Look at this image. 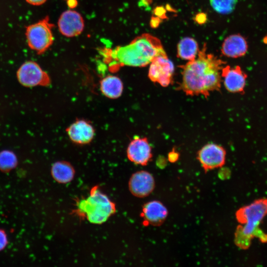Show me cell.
<instances>
[{
	"mask_svg": "<svg viewBox=\"0 0 267 267\" xmlns=\"http://www.w3.org/2000/svg\"><path fill=\"white\" fill-rule=\"evenodd\" d=\"M225 62L214 54L207 52L206 44L199 50L197 58L179 66L182 70V81L178 89L190 96L203 95L219 91L221 72Z\"/></svg>",
	"mask_w": 267,
	"mask_h": 267,
	"instance_id": "1",
	"label": "cell"
},
{
	"mask_svg": "<svg viewBox=\"0 0 267 267\" xmlns=\"http://www.w3.org/2000/svg\"><path fill=\"white\" fill-rule=\"evenodd\" d=\"M266 215L267 199L256 200L237 211L236 217L237 221L244 224L238 226L235 233V242L239 247L242 249L248 248L254 235L260 237L262 241H267V235L258 228L259 223Z\"/></svg>",
	"mask_w": 267,
	"mask_h": 267,
	"instance_id": "3",
	"label": "cell"
},
{
	"mask_svg": "<svg viewBox=\"0 0 267 267\" xmlns=\"http://www.w3.org/2000/svg\"><path fill=\"white\" fill-rule=\"evenodd\" d=\"M70 140L78 144H87L94 138L95 130L88 121L80 119L72 123L66 129Z\"/></svg>",
	"mask_w": 267,
	"mask_h": 267,
	"instance_id": "12",
	"label": "cell"
},
{
	"mask_svg": "<svg viewBox=\"0 0 267 267\" xmlns=\"http://www.w3.org/2000/svg\"><path fill=\"white\" fill-rule=\"evenodd\" d=\"M7 244V234L3 229L0 228V251L3 250Z\"/></svg>",
	"mask_w": 267,
	"mask_h": 267,
	"instance_id": "21",
	"label": "cell"
},
{
	"mask_svg": "<svg viewBox=\"0 0 267 267\" xmlns=\"http://www.w3.org/2000/svg\"><path fill=\"white\" fill-rule=\"evenodd\" d=\"M222 78L225 89L229 92L235 93L243 91L247 76L239 66L232 68L224 66L221 72Z\"/></svg>",
	"mask_w": 267,
	"mask_h": 267,
	"instance_id": "13",
	"label": "cell"
},
{
	"mask_svg": "<svg viewBox=\"0 0 267 267\" xmlns=\"http://www.w3.org/2000/svg\"><path fill=\"white\" fill-rule=\"evenodd\" d=\"M154 186L155 180L153 176L145 171L134 173L129 182L131 192L138 197L148 196L153 190Z\"/></svg>",
	"mask_w": 267,
	"mask_h": 267,
	"instance_id": "11",
	"label": "cell"
},
{
	"mask_svg": "<svg viewBox=\"0 0 267 267\" xmlns=\"http://www.w3.org/2000/svg\"><path fill=\"white\" fill-rule=\"evenodd\" d=\"M116 212L115 204L97 186L93 187L87 198L76 201L73 212L79 217L95 224L106 222Z\"/></svg>",
	"mask_w": 267,
	"mask_h": 267,
	"instance_id": "4",
	"label": "cell"
},
{
	"mask_svg": "<svg viewBox=\"0 0 267 267\" xmlns=\"http://www.w3.org/2000/svg\"><path fill=\"white\" fill-rule=\"evenodd\" d=\"M168 215L166 207L161 202L153 200L146 203L142 208V216L147 223L154 225L162 224Z\"/></svg>",
	"mask_w": 267,
	"mask_h": 267,
	"instance_id": "14",
	"label": "cell"
},
{
	"mask_svg": "<svg viewBox=\"0 0 267 267\" xmlns=\"http://www.w3.org/2000/svg\"><path fill=\"white\" fill-rule=\"evenodd\" d=\"M67 5L71 8H75L78 4V1L77 0H67Z\"/></svg>",
	"mask_w": 267,
	"mask_h": 267,
	"instance_id": "25",
	"label": "cell"
},
{
	"mask_svg": "<svg viewBox=\"0 0 267 267\" xmlns=\"http://www.w3.org/2000/svg\"><path fill=\"white\" fill-rule=\"evenodd\" d=\"M57 25L60 33L68 38L81 34L85 26L84 20L81 14L71 9L66 10L60 15Z\"/></svg>",
	"mask_w": 267,
	"mask_h": 267,
	"instance_id": "9",
	"label": "cell"
},
{
	"mask_svg": "<svg viewBox=\"0 0 267 267\" xmlns=\"http://www.w3.org/2000/svg\"><path fill=\"white\" fill-rule=\"evenodd\" d=\"M196 19L198 23H203L206 20V16L204 14L197 15Z\"/></svg>",
	"mask_w": 267,
	"mask_h": 267,
	"instance_id": "24",
	"label": "cell"
},
{
	"mask_svg": "<svg viewBox=\"0 0 267 267\" xmlns=\"http://www.w3.org/2000/svg\"><path fill=\"white\" fill-rule=\"evenodd\" d=\"M100 89L106 97L116 99L119 97L122 94L123 84L118 77L108 75L100 81Z\"/></svg>",
	"mask_w": 267,
	"mask_h": 267,
	"instance_id": "16",
	"label": "cell"
},
{
	"mask_svg": "<svg viewBox=\"0 0 267 267\" xmlns=\"http://www.w3.org/2000/svg\"><path fill=\"white\" fill-rule=\"evenodd\" d=\"M48 16L28 26L26 36L28 46L39 54L44 53L52 44L54 38L52 28Z\"/></svg>",
	"mask_w": 267,
	"mask_h": 267,
	"instance_id": "5",
	"label": "cell"
},
{
	"mask_svg": "<svg viewBox=\"0 0 267 267\" xmlns=\"http://www.w3.org/2000/svg\"><path fill=\"white\" fill-rule=\"evenodd\" d=\"M199 50L198 43L195 39L191 37H184L178 44L177 57L191 61L196 58Z\"/></svg>",
	"mask_w": 267,
	"mask_h": 267,
	"instance_id": "18",
	"label": "cell"
},
{
	"mask_svg": "<svg viewBox=\"0 0 267 267\" xmlns=\"http://www.w3.org/2000/svg\"><path fill=\"white\" fill-rule=\"evenodd\" d=\"M247 44L245 39L239 34L231 35L226 37L222 43L221 51L224 56L237 58L245 54Z\"/></svg>",
	"mask_w": 267,
	"mask_h": 267,
	"instance_id": "15",
	"label": "cell"
},
{
	"mask_svg": "<svg viewBox=\"0 0 267 267\" xmlns=\"http://www.w3.org/2000/svg\"><path fill=\"white\" fill-rule=\"evenodd\" d=\"M128 159L135 164L146 165L152 157V148L146 137L134 136L127 149Z\"/></svg>",
	"mask_w": 267,
	"mask_h": 267,
	"instance_id": "10",
	"label": "cell"
},
{
	"mask_svg": "<svg viewBox=\"0 0 267 267\" xmlns=\"http://www.w3.org/2000/svg\"><path fill=\"white\" fill-rule=\"evenodd\" d=\"M51 174L52 178L60 183H67L74 178L75 170L68 162L60 161L55 162L51 167Z\"/></svg>",
	"mask_w": 267,
	"mask_h": 267,
	"instance_id": "17",
	"label": "cell"
},
{
	"mask_svg": "<svg viewBox=\"0 0 267 267\" xmlns=\"http://www.w3.org/2000/svg\"><path fill=\"white\" fill-rule=\"evenodd\" d=\"M26 1L32 5H40L44 3L46 0H26Z\"/></svg>",
	"mask_w": 267,
	"mask_h": 267,
	"instance_id": "23",
	"label": "cell"
},
{
	"mask_svg": "<svg viewBox=\"0 0 267 267\" xmlns=\"http://www.w3.org/2000/svg\"><path fill=\"white\" fill-rule=\"evenodd\" d=\"M16 155L11 151L5 150L0 152V171L8 173L17 165Z\"/></svg>",
	"mask_w": 267,
	"mask_h": 267,
	"instance_id": "19",
	"label": "cell"
},
{
	"mask_svg": "<svg viewBox=\"0 0 267 267\" xmlns=\"http://www.w3.org/2000/svg\"><path fill=\"white\" fill-rule=\"evenodd\" d=\"M225 156L224 148L214 143L205 145L197 153V159L205 171L222 167L225 163Z\"/></svg>",
	"mask_w": 267,
	"mask_h": 267,
	"instance_id": "8",
	"label": "cell"
},
{
	"mask_svg": "<svg viewBox=\"0 0 267 267\" xmlns=\"http://www.w3.org/2000/svg\"><path fill=\"white\" fill-rule=\"evenodd\" d=\"M160 40L148 33L142 34L129 44L102 51L111 71L124 66L142 67L157 56L166 54Z\"/></svg>",
	"mask_w": 267,
	"mask_h": 267,
	"instance_id": "2",
	"label": "cell"
},
{
	"mask_svg": "<svg viewBox=\"0 0 267 267\" xmlns=\"http://www.w3.org/2000/svg\"><path fill=\"white\" fill-rule=\"evenodd\" d=\"M18 81L24 86H47L50 83L48 75L38 64L33 61L24 62L17 72Z\"/></svg>",
	"mask_w": 267,
	"mask_h": 267,
	"instance_id": "7",
	"label": "cell"
},
{
	"mask_svg": "<svg viewBox=\"0 0 267 267\" xmlns=\"http://www.w3.org/2000/svg\"><path fill=\"white\" fill-rule=\"evenodd\" d=\"M169 160L172 162H176L178 158V153L176 152H171L168 155Z\"/></svg>",
	"mask_w": 267,
	"mask_h": 267,
	"instance_id": "22",
	"label": "cell"
},
{
	"mask_svg": "<svg viewBox=\"0 0 267 267\" xmlns=\"http://www.w3.org/2000/svg\"><path fill=\"white\" fill-rule=\"evenodd\" d=\"M213 8L220 14L230 13L235 5L236 0H210Z\"/></svg>",
	"mask_w": 267,
	"mask_h": 267,
	"instance_id": "20",
	"label": "cell"
},
{
	"mask_svg": "<svg viewBox=\"0 0 267 267\" xmlns=\"http://www.w3.org/2000/svg\"><path fill=\"white\" fill-rule=\"evenodd\" d=\"M149 64L148 76L152 82L164 87L172 84L174 65L167 54L157 56Z\"/></svg>",
	"mask_w": 267,
	"mask_h": 267,
	"instance_id": "6",
	"label": "cell"
}]
</instances>
